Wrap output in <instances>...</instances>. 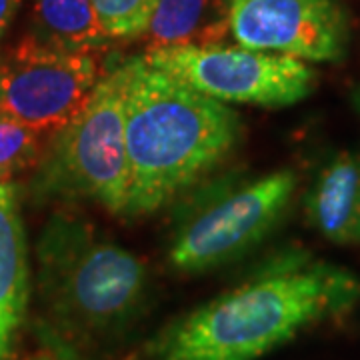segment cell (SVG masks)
<instances>
[{
    "label": "cell",
    "instance_id": "1",
    "mask_svg": "<svg viewBox=\"0 0 360 360\" xmlns=\"http://www.w3.org/2000/svg\"><path fill=\"white\" fill-rule=\"evenodd\" d=\"M360 302L352 270L288 248L243 283L167 324L148 342V360H260Z\"/></svg>",
    "mask_w": 360,
    "mask_h": 360
},
{
    "label": "cell",
    "instance_id": "2",
    "mask_svg": "<svg viewBox=\"0 0 360 360\" xmlns=\"http://www.w3.org/2000/svg\"><path fill=\"white\" fill-rule=\"evenodd\" d=\"M34 281L40 335L75 360L122 347L153 300L146 262L68 210L54 212L40 231Z\"/></svg>",
    "mask_w": 360,
    "mask_h": 360
},
{
    "label": "cell",
    "instance_id": "3",
    "mask_svg": "<svg viewBox=\"0 0 360 360\" xmlns=\"http://www.w3.org/2000/svg\"><path fill=\"white\" fill-rule=\"evenodd\" d=\"M243 120L226 103L129 58L124 136L130 191L124 219H141L174 205L217 174L243 141Z\"/></svg>",
    "mask_w": 360,
    "mask_h": 360
},
{
    "label": "cell",
    "instance_id": "4",
    "mask_svg": "<svg viewBox=\"0 0 360 360\" xmlns=\"http://www.w3.org/2000/svg\"><path fill=\"white\" fill-rule=\"evenodd\" d=\"M298 176L290 168L212 174L174 202L167 260L180 274H205L246 257L283 222Z\"/></svg>",
    "mask_w": 360,
    "mask_h": 360
},
{
    "label": "cell",
    "instance_id": "5",
    "mask_svg": "<svg viewBox=\"0 0 360 360\" xmlns=\"http://www.w3.org/2000/svg\"><path fill=\"white\" fill-rule=\"evenodd\" d=\"M129 58L104 70L86 104L44 144L28 193L34 202H86L124 214L130 191L124 136Z\"/></svg>",
    "mask_w": 360,
    "mask_h": 360
},
{
    "label": "cell",
    "instance_id": "6",
    "mask_svg": "<svg viewBox=\"0 0 360 360\" xmlns=\"http://www.w3.org/2000/svg\"><path fill=\"white\" fill-rule=\"evenodd\" d=\"M144 60L220 103L283 108L304 101L316 86L307 60L245 46H170L146 51Z\"/></svg>",
    "mask_w": 360,
    "mask_h": 360
},
{
    "label": "cell",
    "instance_id": "7",
    "mask_svg": "<svg viewBox=\"0 0 360 360\" xmlns=\"http://www.w3.org/2000/svg\"><path fill=\"white\" fill-rule=\"evenodd\" d=\"M103 75L94 54L52 51L26 34L0 51V110L30 129L54 132L86 104Z\"/></svg>",
    "mask_w": 360,
    "mask_h": 360
},
{
    "label": "cell",
    "instance_id": "8",
    "mask_svg": "<svg viewBox=\"0 0 360 360\" xmlns=\"http://www.w3.org/2000/svg\"><path fill=\"white\" fill-rule=\"evenodd\" d=\"M229 37L250 51L338 63L350 42L340 0H229Z\"/></svg>",
    "mask_w": 360,
    "mask_h": 360
},
{
    "label": "cell",
    "instance_id": "9",
    "mask_svg": "<svg viewBox=\"0 0 360 360\" xmlns=\"http://www.w3.org/2000/svg\"><path fill=\"white\" fill-rule=\"evenodd\" d=\"M314 231L335 245H360V146L333 156L304 196Z\"/></svg>",
    "mask_w": 360,
    "mask_h": 360
},
{
    "label": "cell",
    "instance_id": "10",
    "mask_svg": "<svg viewBox=\"0 0 360 360\" xmlns=\"http://www.w3.org/2000/svg\"><path fill=\"white\" fill-rule=\"evenodd\" d=\"M30 300V262L16 184L0 182V360L8 359Z\"/></svg>",
    "mask_w": 360,
    "mask_h": 360
},
{
    "label": "cell",
    "instance_id": "11",
    "mask_svg": "<svg viewBox=\"0 0 360 360\" xmlns=\"http://www.w3.org/2000/svg\"><path fill=\"white\" fill-rule=\"evenodd\" d=\"M229 0H156L142 34L146 51L210 46L229 37Z\"/></svg>",
    "mask_w": 360,
    "mask_h": 360
},
{
    "label": "cell",
    "instance_id": "12",
    "mask_svg": "<svg viewBox=\"0 0 360 360\" xmlns=\"http://www.w3.org/2000/svg\"><path fill=\"white\" fill-rule=\"evenodd\" d=\"M28 37L52 51L94 54L108 46L92 0H32Z\"/></svg>",
    "mask_w": 360,
    "mask_h": 360
},
{
    "label": "cell",
    "instance_id": "13",
    "mask_svg": "<svg viewBox=\"0 0 360 360\" xmlns=\"http://www.w3.org/2000/svg\"><path fill=\"white\" fill-rule=\"evenodd\" d=\"M44 132L20 124L0 110V182L32 168L44 148Z\"/></svg>",
    "mask_w": 360,
    "mask_h": 360
},
{
    "label": "cell",
    "instance_id": "14",
    "mask_svg": "<svg viewBox=\"0 0 360 360\" xmlns=\"http://www.w3.org/2000/svg\"><path fill=\"white\" fill-rule=\"evenodd\" d=\"M101 26L110 39H142L156 0H92Z\"/></svg>",
    "mask_w": 360,
    "mask_h": 360
},
{
    "label": "cell",
    "instance_id": "15",
    "mask_svg": "<svg viewBox=\"0 0 360 360\" xmlns=\"http://www.w3.org/2000/svg\"><path fill=\"white\" fill-rule=\"evenodd\" d=\"M20 4H22V0H0V42L4 39L6 30L13 25L14 16L18 13Z\"/></svg>",
    "mask_w": 360,
    "mask_h": 360
},
{
    "label": "cell",
    "instance_id": "16",
    "mask_svg": "<svg viewBox=\"0 0 360 360\" xmlns=\"http://www.w3.org/2000/svg\"><path fill=\"white\" fill-rule=\"evenodd\" d=\"M28 360H75V359H68V356H63V354H58V352H54V350H46V352H40L37 356H32V359Z\"/></svg>",
    "mask_w": 360,
    "mask_h": 360
}]
</instances>
